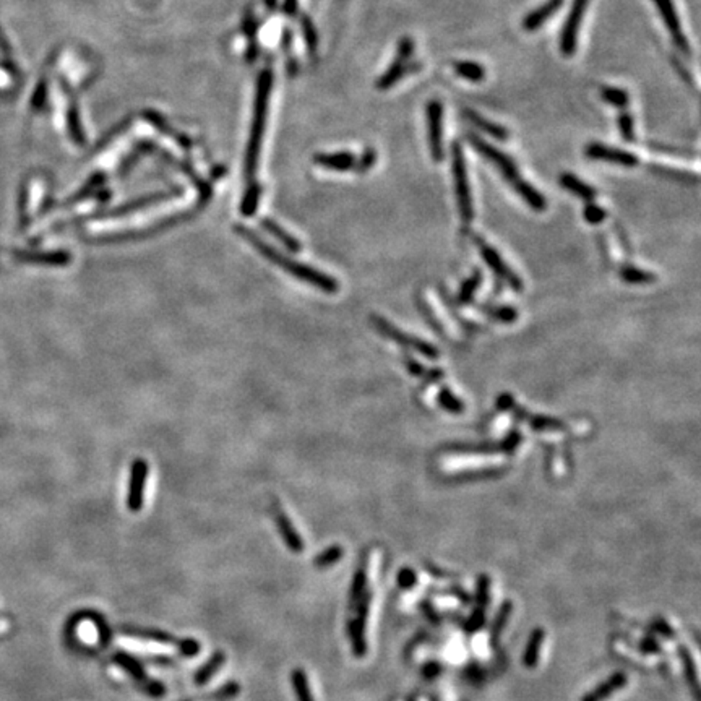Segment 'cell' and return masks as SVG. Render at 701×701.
<instances>
[{
  "instance_id": "7dc6e473",
  "label": "cell",
  "mask_w": 701,
  "mask_h": 701,
  "mask_svg": "<svg viewBox=\"0 0 701 701\" xmlns=\"http://www.w3.org/2000/svg\"><path fill=\"white\" fill-rule=\"evenodd\" d=\"M406 362H407V364H406V366H407V369H409V371H411V373H414V375H416V377H418V375H420V373H425V369H424L423 366H419V364H418V362L411 361V359H407V361H406Z\"/></svg>"
},
{
  "instance_id": "44dd1931",
  "label": "cell",
  "mask_w": 701,
  "mask_h": 701,
  "mask_svg": "<svg viewBox=\"0 0 701 701\" xmlns=\"http://www.w3.org/2000/svg\"><path fill=\"white\" fill-rule=\"evenodd\" d=\"M625 684H627V677H625V674H615L612 679L604 682L599 689L591 691V693L586 695L581 701H603V700L607 698V696L612 695L615 690H619L620 686H623Z\"/></svg>"
},
{
  "instance_id": "d4e9b609",
  "label": "cell",
  "mask_w": 701,
  "mask_h": 701,
  "mask_svg": "<svg viewBox=\"0 0 701 701\" xmlns=\"http://www.w3.org/2000/svg\"><path fill=\"white\" fill-rule=\"evenodd\" d=\"M317 163L333 170H349L356 164V158L350 153H338V154H325L317 158Z\"/></svg>"
},
{
  "instance_id": "ab89813d",
  "label": "cell",
  "mask_w": 701,
  "mask_h": 701,
  "mask_svg": "<svg viewBox=\"0 0 701 701\" xmlns=\"http://www.w3.org/2000/svg\"><path fill=\"white\" fill-rule=\"evenodd\" d=\"M479 283H481V274L476 272L474 274H472V278L470 279V281L464 283V286L461 287V292H459V299H461L463 302H470L472 299V294H474L477 286H479Z\"/></svg>"
},
{
  "instance_id": "52a82bcc",
  "label": "cell",
  "mask_w": 701,
  "mask_h": 701,
  "mask_svg": "<svg viewBox=\"0 0 701 701\" xmlns=\"http://www.w3.org/2000/svg\"><path fill=\"white\" fill-rule=\"evenodd\" d=\"M474 244H476L477 250H479V254L482 255V258H484V262L487 263V267H489L492 272L497 274V276H499L500 279H504L505 283H508L510 287L513 289V291H516V292L523 291V281H521V279L516 276L513 272H511L508 265L502 260L500 254L497 252V250L492 247L490 244H487L484 239L479 238V236H474Z\"/></svg>"
},
{
  "instance_id": "bcb514c9",
  "label": "cell",
  "mask_w": 701,
  "mask_h": 701,
  "mask_svg": "<svg viewBox=\"0 0 701 701\" xmlns=\"http://www.w3.org/2000/svg\"><path fill=\"white\" fill-rule=\"evenodd\" d=\"M148 661L151 662V664H159V666H166V667H174L175 666V661L174 659H169V657H163V656L150 657Z\"/></svg>"
},
{
  "instance_id": "60d3db41",
  "label": "cell",
  "mask_w": 701,
  "mask_h": 701,
  "mask_svg": "<svg viewBox=\"0 0 701 701\" xmlns=\"http://www.w3.org/2000/svg\"><path fill=\"white\" fill-rule=\"evenodd\" d=\"M511 612V604L510 603H505L504 607H502L499 617H497V622L494 623V630H492V639H497L499 638V635L502 630H504L506 620H508V615Z\"/></svg>"
},
{
  "instance_id": "30bf717a",
  "label": "cell",
  "mask_w": 701,
  "mask_h": 701,
  "mask_svg": "<svg viewBox=\"0 0 701 701\" xmlns=\"http://www.w3.org/2000/svg\"><path fill=\"white\" fill-rule=\"evenodd\" d=\"M653 2H655V6L657 8V12H659L661 18L664 20L666 28H667V31L671 33L674 44L679 47L680 52H684L685 55H690L689 39H686L684 31H682V25H680L679 15H677L674 2H672V0H653Z\"/></svg>"
},
{
  "instance_id": "ac0fdd59",
  "label": "cell",
  "mask_w": 701,
  "mask_h": 701,
  "mask_svg": "<svg viewBox=\"0 0 701 701\" xmlns=\"http://www.w3.org/2000/svg\"><path fill=\"white\" fill-rule=\"evenodd\" d=\"M560 186L567 188L568 192L575 193L576 197L583 198V200L591 202L596 197V190L588 184H585L581 179H578L576 175L573 174H562L560 175Z\"/></svg>"
},
{
  "instance_id": "d6986e66",
  "label": "cell",
  "mask_w": 701,
  "mask_h": 701,
  "mask_svg": "<svg viewBox=\"0 0 701 701\" xmlns=\"http://www.w3.org/2000/svg\"><path fill=\"white\" fill-rule=\"evenodd\" d=\"M226 661V655L222 651H216L215 655H213L210 659H208L205 664H203L200 669H198L195 672V675H193V680H195L197 685H205L208 684V682L211 680V677L216 674L218 671L221 669L222 664H224Z\"/></svg>"
},
{
  "instance_id": "5b68a950",
  "label": "cell",
  "mask_w": 701,
  "mask_h": 701,
  "mask_svg": "<svg viewBox=\"0 0 701 701\" xmlns=\"http://www.w3.org/2000/svg\"><path fill=\"white\" fill-rule=\"evenodd\" d=\"M425 119H427V139L429 150L435 163L445 158L443 148V106L438 99H432L425 106Z\"/></svg>"
},
{
  "instance_id": "8992f818",
  "label": "cell",
  "mask_w": 701,
  "mask_h": 701,
  "mask_svg": "<svg viewBox=\"0 0 701 701\" xmlns=\"http://www.w3.org/2000/svg\"><path fill=\"white\" fill-rule=\"evenodd\" d=\"M589 0H573L570 12H568V17L565 23H563V30L560 35V51L565 57H571L576 51L578 44V33H580V26L583 18H585V13L588 10Z\"/></svg>"
},
{
  "instance_id": "c3c4849f",
  "label": "cell",
  "mask_w": 701,
  "mask_h": 701,
  "mask_svg": "<svg viewBox=\"0 0 701 701\" xmlns=\"http://www.w3.org/2000/svg\"><path fill=\"white\" fill-rule=\"evenodd\" d=\"M411 580H414V575H413V573H411L409 570H405V571H402V573H401V576H400V581H401V586H402V585H405V586H407V583H409Z\"/></svg>"
},
{
  "instance_id": "f35d334b",
  "label": "cell",
  "mask_w": 701,
  "mask_h": 701,
  "mask_svg": "<svg viewBox=\"0 0 701 701\" xmlns=\"http://www.w3.org/2000/svg\"><path fill=\"white\" fill-rule=\"evenodd\" d=\"M175 645L179 646L181 655L186 656V657H193L200 653V643H198L197 639H192V638L177 639V643H175Z\"/></svg>"
},
{
  "instance_id": "3957f363",
  "label": "cell",
  "mask_w": 701,
  "mask_h": 701,
  "mask_svg": "<svg viewBox=\"0 0 701 701\" xmlns=\"http://www.w3.org/2000/svg\"><path fill=\"white\" fill-rule=\"evenodd\" d=\"M371 321H372V326L378 331V333L387 336L388 339L395 341V343L402 346V348L413 349V350H416V353L423 354V356L429 357V359L438 357V349L435 348L434 344L427 343V341H423V339L416 338V336L402 333L401 330H398L396 326H393V323H390V321H387L385 319H382V317H378V315H372Z\"/></svg>"
},
{
  "instance_id": "f546056e",
  "label": "cell",
  "mask_w": 701,
  "mask_h": 701,
  "mask_svg": "<svg viewBox=\"0 0 701 701\" xmlns=\"http://www.w3.org/2000/svg\"><path fill=\"white\" fill-rule=\"evenodd\" d=\"M437 401H438V406L442 407V409L448 411V413L458 414V413H463V411H464L463 401L459 400V398L456 395H454V393L450 391L447 387H443L442 390H440Z\"/></svg>"
},
{
  "instance_id": "e575fe53",
  "label": "cell",
  "mask_w": 701,
  "mask_h": 701,
  "mask_svg": "<svg viewBox=\"0 0 701 701\" xmlns=\"http://www.w3.org/2000/svg\"><path fill=\"white\" fill-rule=\"evenodd\" d=\"M258 198H260V188L258 187L249 188V192L245 193V197H244V200H242V205H240V211H242L244 216H252L254 215L255 210H257Z\"/></svg>"
},
{
  "instance_id": "7402d4cb",
  "label": "cell",
  "mask_w": 701,
  "mask_h": 701,
  "mask_svg": "<svg viewBox=\"0 0 701 701\" xmlns=\"http://www.w3.org/2000/svg\"><path fill=\"white\" fill-rule=\"evenodd\" d=\"M544 637H546V633H544L542 628H538L534 630V632L531 633V638H529V643H528V648H526V653H524V666L528 667V669H534V667L538 666V661H539V653H541V646L544 643Z\"/></svg>"
},
{
  "instance_id": "7c38bea8",
  "label": "cell",
  "mask_w": 701,
  "mask_h": 701,
  "mask_svg": "<svg viewBox=\"0 0 701 701\" xmlns=\"http://www.w3.org/2000/svg\"><path fill=\"white\" fill-rule=\"evenodd\" d=\"M274 521H276L278 531L281 534L283 541L286 542L289 551L294 553H301L304 551V541H302L301 534L296 531V528L292 526L289 516L284 513L278 505H274Z\"/></svg>"
},
{
  "instance_id": "7a4b0ae2",
  "label": "cell",
  "mask_w": 701,
  "mask_h": 701,
  "mask_svg": "<svg viewBox=\"0 0 701 701\" xmlns=\"http://www.w3.org/2000/svg\"><path fill=\"white\" fill-rule=\"evenodd\" d=\"M452 172L454 181V190H456V200L459 208V216L464 224H470L474 216V208H472V197L470 187V177H468L466 163H464L463 148L459 141H453L452 148Z\"/></svg>"
},
{
  "instance_id": "e0dca14e",
  "label": "cell",
  "mask_w": 701,
  "mask_h": 701,
  "mask_svg": "<svg viewBox=\"0 0 701 701\" xmlns=\"http://www.w3.org/2000/svg\"><path fill=\"white\" fill-rule=\"evenodd\" d=\"M112 661H114V664L119 666L122 671L127 672V674H129L132 679L136 682V684H143L145 680H148L143 666H141V662L139 659H135L134 656L127 655V653H124V651H117L116 655L112 656Z\"/></svg>"
},
{
  "instance_id": "ffe728a7",
  "label": "cell",
  "mask_w": 701,
  "mask_h": 701,
  "mask_svg": "<svg viewBox=\"0 0 701 701\" xmlns=\"http://www.w3.org/2000/svg\"><path fill=\"white\" fill-rule=\"evenodd\" d=\"M453 69L459 77L468 80V82L481 83L486 78L484 67L481 64L472 62V60H458L453 64Z\"/></svg>"
},
{
  "instance_id": "b9f144b4",
  "label": "cell",
  "mask_w": 701,
  "mask_h": 701,
  "mask_svg": "<svg viewBox=\"0 0 701 701\" xmlns=\"http://www.w3.org/2000/svg\"><path fill=\"white\" fill-rule=\"evenodd\" d=\"M140 689L145 691V693H148L150 696H154V698H159V696H163L166 693V686L164 684H161V682L158 680H145L143 684H139Z\"/></svg>"
},
{
  "instance_id": "83f0119b",
  "label": "cell",
  "mask_w": 701,
  "mask_h": 701,
  "mask_svg": "<svg viewBox=\"0 0 701 701\" xmlns=\"http://www.w3.org/2000/svg\"><path fill=\"white\" fill-rule=\"evenodd\" d=\"M620 278L628 284H648L656 281L657 276L651 272H645L637 267H623L620 269Z\"/></svg>"
},
{
  "instance_id": "ee69618b",
  "label": "cell",
  "mask_w": 701,
  "mask_h": 701,
  "mask_svg": "<svg viewBox=\"0 0 701 701\" xmlns=\"http://www.w3.org/2000/svg\"><path fill=\"white\" fill-rule=\"evenodd\" d=\"M375 153H373L372 150H369L366 154H364V158L361 161V164H359V169L361 170H367L371 166H373V163H375Z\"/></svg>"
},
{
  "instance_id": "74e56055",
  "label": "cell",
  "mask_w": 701,
  "mask_h": 701,
  "mask_svg": "<svg viewBox=\"0 0 701 701\" xmlns=\"http://www.w3.org/2000/svg\"><path fill=\"white\" fill-rule=\"evenodd\" d=\"M583 215H585L586 221H588L589 224H601V222L605 220V216H607V213H605L604 208H601L599 205L588 203L585 211H583Z\"/></svg>"
},
{
  "instance_id": "d6a6232c",
  "label": "cell",
  "mask_w": 701,
  "mask_h": 701,
  "mask_svg": "<svg viewBox=\"0 0 701 701\" xmlns=\"http://www.w3.org/2000/svg\"><path fill=\"white\" fill-rule=\"evenodd\" d=\"M366 586H367V575L364 571V568L357 570L356 575H354L353 586H350V605H356L359 601L362 599V596L366 594Z\"/></svg>"
},
{
  "instance_id": "2e32d148",
  "label": "cell",
  "mask_w": 701,
  "mask_h": 701,
  "mask_svg": "<svg viewBox=\"0 0 701 701\" xmlns=\"http://www.w3.org/2000/svg\"><path fill=\"white\" fill-rule=\"evenodd\" d=\"M511 187L515 188V192L523 198L526 205L531 208V210L544 211L547 208V202L546 198L542 197V193L539 192L538 188H534L531 184L526 182L524 179H518Z\"/></svg>"
},
{
  "instance_id": "cb8c5ba5",
  "label": "cell",
  "mask_w": 701,
  "mask_h": 701,
  "mask_svg": "<svg viewBox=\"0 0 701 701\" xmlns=\"http://www.w3.org/2000/svg\"><path fill=\"white\" fill-rule=\"evenodd\" d=\"M349 639L353 643V651L357 657L366 656L367 643H366V625H362L357 620L349 622Z\"/></svg>"
},
{
  "instance_id": "d590c367",
  "label": "cell",
  "mask_w": 701,
  "mask_h": 701,
  "mask_svg": "<svg viewBox=\"0 0 701 701\" xmlns=\"http://www.w3.org/2000/svg\"><path fill=\"white\" fill-rule=\"evenodd\" d=\"M239 691H240L239 684H236V682H229V684L221 686L220 690L213 691L208 698L213 700V701H226L229 698H234V696H238Z\"/></svg>"
},
{
  "instance_id": "6da1fadb",
  "label": "cell",
  "mask_w": 701,
  "mask_h": 701,
  "mask_svg": "<svg viewBox=\"0 0 701 701\" xmlns=\"http://www.w3.org/2000/svg\"><path fill=\"white\" fill-rule=\"evenodd\" d=\"M236 232H238L244 240L252 244L254 249L262 254L268 262L276 265V267L284 269V272L291 274V276H294L296 279H301V281L320 289L321 292H326V294H335V292L339 291V284L336 283V279L328 276V274L321 273L320 269L309 267V265L294 262L292 258L284 257V255L281 252H278L276 249L269 247L267 242H263V240L260 239L252 229H249V227L238 226L236 227Z\"/></svg>"
},
{
  "instance_id": "ba28073f",
  "label": "cell",
  "mask_w": 701,
  "mask_h": 701,
  "mask_svg": "<svg viewBox=\"0 0 701 701\" xmlns=\"http://www.w3.org/2000/svg\"><path fill=\"white\" fill-rule=\"evenodd\" d=\"M414 52V42L411 37H401L400 42H398V51L396 57L393 60V64L387 69V72L378 78L377 88L378 89H388L391 88L393 85H396L405 75L406 69L409 67V59Z\"/></svg>"
},
{
  "instance_id": "836d02e7",
  "label": "cell",
  "mask_w": 701,
  "mask_h": 701,
  "mask_svg": "<svg viewBox=\"0 0 701 701\" xmlns=\"http://www.w3.org/2000/svg\"><path fill=\"white\" fill-rule=\"evenodd\" d=\"M617 124H619V130H620V135H622V139L627 140V141H633L635 140V122H633L632 114L627 112V111L620 112Z\"/></svg>"
},
{
  "instance_id": "7bdbcfd3",
  "label": "cell",
  "mask_w": 701,
  "mask_h": 701,
  "mask_svg": "<svg viewBox=\"0 0 701 701\" xmlns=\"http://www.w3.org/2000/svg\"><path fill=\"white\" fill-rule=\"evenodd\" d=\"M497 406H499V409H502V411H508V409H511V407L515 406V400H513V396L508 395V393H504V395H502V396L499 398V400H497Z\"/></svg>"
},
{
  "instance_id": "5bb4252c",
  "label": "cell",
  "mask_w": 701,
  "mask_h": 701,
  "mask_svg": "<svg viewBox=\"0 0 701 701\" xmlns=\"http://www.w3.org/2000/svg\"><path fill=\"white\" fill-rule=\"evenodd\" d=\"M15 257L20 262L49 265V267H65V265L72 263V255L65 250H57V252H17Z\"/></svg>"
},
{
  "instance_id": "4316f807",
  "label": "cell",
  "mask_w": 701,
  "mask_h": 701,
  "mask_svg": "<svg viewBox=\"0 0 701 701\" xmlns=\"http://www.w3.org/2000/svg\"><path fill=\"white\" fill-rule=\"evenodd\" d=\"M292 689H294V695L297 701H315L314 695H312L309 680H307L305 672L302 669H296L292 672Z\"/></svg>"
},
{
  "instance_id": "1f68e13d",
  "label": "cell",
  "mask_w": 701,
  "mask_h": 701,
  "mask_svg": "<svg viewBox=\"0 0 701 701\" xmlns=\"http://www.w3.org/2000/svg\"><path fill=\"white\" fill-rule=\"evenodd\" d=\"M343 547L341 546H331L326 549V551H323L321 553H319V556L315 557V567L317 568H326V567H331L333 563L339 562L341 557H343Z\"/></svg>"
},
{
  "instance_id": "f6af8a7d",
  "label": "cell",
  "mask_w": 701,
  "mask_h": 701,
  "mask_svg": "<svg viewBox=\"0 0 701 701\" xmlns=\"http://www.w3.org/2000/svg\"><path fill=\"white\" fill-rule=\"evenodd\" d=\"M487 589H489V583H487L486 576H482L479 580V603H481V605H486V603H487Z\"/></svg>"
},
{
  "instance_id": "9a60e30c",
  "label": "cell",
  "mask_w": 701,
  "mask_h": 701,
  "mask_svg": "<svg viewBox=\"0 0 701 701\" xmlns=\"http://www.w3.org/2000/svg\"><path fill=\"white\" fill-rule=\"evenodd\" d=\"M463 116H464V119L470 121L471 124L476 127V129H479L481 132H484V134L490 135L492 139L500 140V141L508 140V136H510L508 130H506L504 125L495 124V122L486 119V117L481 116L479 112L472 111V109H463Z\"/></svg>"
},
{
  "instance_id": "8fae6325",
  "label": "cell",
  "mask_w": 701,
  "mask_h": 701,
  "mask_svg": "<svg viewBox=\"0 0 701 701\" xmlns=\"http://www.w3.org/2000/svg\"><path fill=\"white\" fill-rule=\"evenodd\" d=\"M585 153L589 159L604 161V163L625 166V168H635V166H638L637 154L620 148H614V146L598 143V141H591V143L586 146Z\"/></svg>"
},
{
  "instance_id": "8d00e7d4",
  "label": "cell",
  "mask_w": 701,
  "mask_h": 701,
  "mask_svg": "<svg viewBox=\"0 0 701 701\" xmlns=\"http://www.w3.org/2000/svg\"><path fill=\"white\" fill-rule=\"evenodd\" d=\"M484 314L494 317L495 320L506 321V323L515 321L516 317H518L516 310L511 309V307H489V309H484Z\"/></svg>"
},
{
  "instance_id": "277c9868",
  "label": "cell",
  "mask_w": 701,
  "mask_h": 701,
  "mask_svg": "<svg viewBox=\"0 0 701 701\" xmlns=\"http://www.w3.org/2000/svg\"><path fill=\"white\" fill-rule=\"evenodd\" d=\"M466 140H468V143H470L472 148H474L477 153L482 156V158H486L487 161H489V163L494 164L495 168L500 170L502 175H504V177L511 184V186H513L518 179H521L518 175V169H516V164L513 163V159H511L508 154H505L504 151L499 150L494 145L487 143L484 139H481L479 135L472 134V132L466 134Z\"/></svg>"
},
{
  "instance_id": "4fadbf2b",
  "label": "cell",
  "mask_w": 701,
  "mask_h": 701,
  "mask_svg": "<svg viewBox=\"0 0 701 701\" xmlns=\"http://www.w3.org/2000/svg\"><path fill=\"white\" fill-rule=\"evenodd\" d=\"M563 6V0H546L542 6L534 8L533 12H529L528 15L524 17L523 20V28L524 31L533 33L538 31L544 23L551 20V18L556 15V13L560 10Z\"/></svg>"
},
{
  "instance_id": "f1b7e54d",
  "label": "cell",
  "mask_w": 701,
  "mask_h": 701,
  "mask_svg": "<svg viewBox=\"0 0 701 701\" xmlns=\"http://www.w3.org/2000/svg\"><path fill=\"white\" fill-rule=\"evenodd\" d=\"M528 420L529 424H531V427L534 430H539V432H570L565 424L552 418L531 416V418H528Z\"/></svg>"
},
{
  "instance_id": "9c48e42d",
  "label": "cell",
  "mask_w": 701,
  "mask_h": 701,
  "mask_svg": "<svg viewBox=\"0 0 701 701\" xmlns=\"http://www.w3.org/2000/svg\"><path fill=\"white\" fill-rule=\"evenodd\" d=\"M146 479H148V463L145 459L136 458L130 466L129 494H127V508L134 513L143 508Z\"/></svg>"
},
{
  "instance_id": "484cf974",
  "label": "cell",
  "mask_w": 701,
  "mask_h": 701,
  "mask_svg": "<svg viewBox=\"0 0 701 701\" xmlns=\"http://www.w3.org/2000/svg\"><path fill=\"white\" fill-rule=\"evenodd\" d=\"M262 224H263L265 229H267L272 236H274V238H276L287 250H291V252H301L302 247H301L299 240H296L294 238H292V236H289L286 231H283L281 227L276 224V222H273L272 220H263Z\"/></svg>"
},
{
  "instance_id": "603a6c76",
  "label": "cell",
  "mask_w": 701,
  "mask_h": 701,
  "mask_svg": "<svg viewBox=\"0 0 701 701\" xmlns=\"http://www.w3.org/2000/svg\"><path fill=\"white\" fill-rule=\"evenodd\" d=\"M122 630H124L125 633L132 635V637H139V638H143V639H150V641L163 643V645H174V643H177V639H175L172 635L161 632V630L135 628V627H124Z\"/></svg>"
},
{
  "instance_id": "4dcf8cb0",
  "label": "cell",
  "mask_w": 701,
  "mask_h": 701,
  "mask_svg": "<svg viewBox=\"0 0 701 701\" xmlns=\"http://www.w3.org/2000/svg\"><path fill=\"white\" fill-rule=\"evenodd\" d=\"M601 96H603L605 103L612 104V106L620 107V109L627 107L628 101H630L628 93L622 88H615V87H603V89H601Z\"/></svg>"
}]
</instances>
